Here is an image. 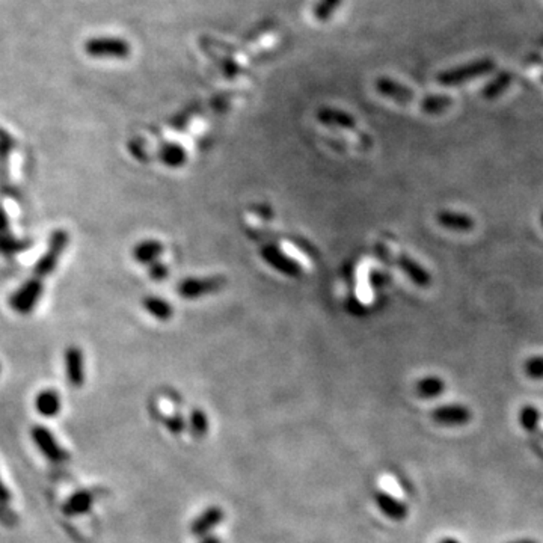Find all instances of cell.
I'll use <instances>...</instances> for the list:
<instances>
[{"label":"cell","mask_w":543,"mask_h":543,"mask_svg":"<svg viewBox=\"0 0 543 543\" xmlns=\"http://www.w3.org/2000/svg\"><path fill=\"white\" fill-rule=\"evenodd\" d=\"M165 426L168 427L169 432L174 433V435H180L184 430V427H186L184 421L181 420L180 417H168L165 420Z\"/></svg>","instance_id":"obj_32"},{"label":"cell","mask_w":543,"mask_h":543,"mask_svg":"<svg viewBox=\"0 0 543 543\" xmlns=\"http://www.w3.org/2000/svg\"><path fill=\"white\" fill-rule=\"evenodd\" d=\"M0 234H10V219L2 205H0Z\"/></svg>","instance_id":"obj_33"},{"label":"cell","mask_w":543,"mask_h":543,"mask_svg":"<svg viewBox=\"0 0 543 543\" xmlns=\"http://www.w3.org/2000/svg\"><path fill=\"white\" fill-rule=\"evenodd\" d=\"M201 543H222L219 537H214V536H205Z\"/></svg>","instance_id":"obj_35"},{"label":"cell","mask_w":543,"mask_h":543,"mask_svg":"<svg viewBox=\"0 0 543 543\" xmlns=\"http://www.w3.org/2000/svg\"><path fill=\"white\" fill-rule=\"evenodd\" d=\"M189 422H191V429L196 438H202L209 432V418H207V413L201 409L192 411Z\"/></svg>","instance_id":"obj_27"},{"label":"cell","mask_w":543,"mask_h":543,"mask_svg":"<svg viewBox=\"0 0 543 543\" xmlns=\"http://www.w3.org/2000/svg\"><path fill=\"white\" fill-rule=\"evenodd\" d=\"M394 263L397 264L399 269L406 275L415 286L426 288L432 284V275H430L429 270L424 269L418 261L413 260L412 257L406 254H400L397 257H394Z\"/></svg>","instance_id":"obj_11"},{"label":"cell","mask_w":543,"mask_h":543,"mask_svg":"<svg viewBox=\"0 0 543 543\" xmlns=\"http://www.w3.org/2000/svg\"><path fill=\"white\" fill-rule=\"evenodd\" d=\"M65 374L73 388H80L85 383V356L80 347L68 346L65 350Z\"/></svg>","instance_id":"obj_10"},{"label":"cell","mask_w":543,"mask_h":543,"mask_svg":"<svg viewBox=\"0 0 543 543\" xmlns=\"http://www.w3.org/2000/svg\"><path fill=\"white\" fill-rule=\"evenodd\" d=\"M35 408L40 415L42 417H55L62 408V400L60 395L55 390H44L41 391L35 399Z\"/></svg>","instance_id":"obj_19"},{"label":"cell","mask_w":543,"mask_h":543,"mask_svg":"<svg viewBox=\"0 0 543 543\" xmlns=\"http://www.w3.org/2000/svg\"><path fill=\"white\" fill-rule=\"evenodd\" d=\"M497 68L495 60L492 58H480L472 62L454 67L451 70L441 71L436 76V80L442 86H458L468 80L479 79L486 74H490Z\"/></svg>","instance_id":"obj_1"},{"label":"cell","mask_w":543,"mask_h":543,"mask_svg":"<svg viewBox=\"0 0 543 543\" xmlns=\"http://www.w3.org/2000/svg\"><path fill=\"white\" fill-rule=\"evenodd\" d=\"M0 372H2V365H0Z\"/></svg>","instance_id":"obj_39"},{"label":"cell","mask_w":543,"mask_h":543,"mask_svg":"<svg viewBox=\"0 0 543 543\" xmlns=\"http://www.w3.org/2000/svg\"><path fill=\"white\" fill-rule=\"evenodd\" d=\"M159 160L168 168H180L187 162V153L178 144H165L159 151Z\"/></svg>","instance_id":"obj_21"},{"label":"cell","mask_w":543,"mask_h":543,"mask_svg":"<svg viewBox=\"0 0 543 543\" xmlns=\"http://www.w3.org/2000/svg\"><path fill=\"white\" fill-rule=\"evenodd\" d=\"M86 55L91 58H117L124 59L130 56L132 47L121 38H91L85 44Z\"/></svg>","instance_id":"obj_5"},{"label":"cell","mask_w":543,"mask_h":543,"mask_svg":"<svg viewBox=\"0 0 543 543\" xmlns=\"http://www.w3.org/2000/svg\"><path fill=\"white\" fill-rule=\"evenodd\" d=\"M542 82H543V74H542Z\"/></svg>","instance_id":"obj_40"},{"label":"cell","mask_w":543,"mask_h":543,"mask_svg":"<svg viewBox=\"0 0 543 543\" xmlns=\"http://www.w3.org/2000/svg\"><path fill=\"white\" fill-rule=\"evenodd\" d=\"M519 422L524 430L527 432H536L539 424H540V412L536 406H531V404H527L524 406L519 412Z\"/></svg>","instance_id":"obj_25"},{"label":"cell","mask_w":543,"mask_h":543,"mask_svg":"<svg viewBox=\"0 0 543 543\" xmlns=\"http://www.w3.org/2000/svg\"><path fill=\"white\" fill-rule=\"evenodd\" d=\"M374 501L379 510H381L386 518H390L391 521L400 522L403 519L408 518L409 515V508L400 499L394 498L388 492H383V490H379L374 495Z\"/></svg>","instance_id":"obj_12"},{"label":"cell","mask_w":543,"mask_h":543,"mask_svg":"<svg viewBox=\"0 0 543 543\" xmlns=\"http://www.w3.org/2000/svg\"><path fill=\"white\" fill-rule=\"evenodd\" d=\"M42 291H44L42 279L32 277L12 293L8 302H10V307L15 313L21 316H29L38 305Z\"/></svg>","instance_id":"obj_3"},{"label":"cell","mask_w":543,"mask_h":543,"mask_svg":"<svg viewBox=\"0 0 543 543\" xmlns=\"http://www.w3.org/2000/svg\"><path fill=\"white\" fill-rule=\"evenodd\" d=\"M68 241H70V234H68L65 230L58 228L51 232V236L49 239L47 251L35 263V266H33V277L42 279L55 272L60 257H62L64 251L68 246Z\"/></svg>","instance_id":"obj_2"},{"label":"cell","mask_w":543,"mask_h":543,"mask_svg":"<svg viewBox=\"0 0 543 543\" xmlns=\"http://www.w3.org/2000/svg\"><path fill=\"white\" fill-rule=\"evenodd\" d=\"M472 418V412L465 404H442L432 411V420L438 426L462 427L467 426Z\"/></svg>","instance_id":"obj_6"},{"label":"cell","mask_w":543,"mask_h":543,"mask_svg":"<svg viewBox=\"0 0 543 543\" xmlns=\"http://www.w3.org/2000/svg\"><path fill=\"white\" fill-rule=\"evenodd\" d=\"M94 501H96V495H94L92 490H79V492H76L67 499L62 512L67 516H79L88 513L92 508Z\"/></svg>","instance_id":"obj_17"},{"label":"cell","mask_w":543,"mask_h":543,"mask_svg":"<svg viewBox=\"0 0 543 543\" xmlns=\"http://www.w3.org/2000/svg\"><path fill=\"white\" fill-rule=\"evenodd\" d=\"M148 267H150V278L153 281L162 282V281H165L168 278L169 267L166 264H163L162 261H156V263H153Z\"/></svg>","instance_id":"obj_30"},{"label":"cell","mask_w":543,"mask_h":543,"mask_svg":"<svg viewBox=\"0 0 543 543\" xmlns=\"http://www.w3.org/2000/svg\"><path fill=\"white\" fill-rule=\"evenodd\" d=\"M540 223H542V227H543V213L540 214Z\"/></svg>","instance_id":"obj_38"},{"label":"cell","mask_w":543,"mask_h":543,"mask_svg":"<svg viewBox=\"0 0 543 543\" xmlns=\"http://www.w3.org/2000/svg\"><path fill=\"white\" fill-rule=\"evenodd\" d=\"M374 86L382 97L399 103V105H411L415 101V92L409 89L408 86L390 79V77H379Z\"/></svg>","instance_id":"obj_9"},{"label":"cell","mask_w":543,"mask_h":543,"mask_svg":"<svg viewBox=\"0 0 543 543\" xmlns=\"http://www.w3.org/2000/svg\"><path fill=\"white\" fill-rule=\"evenodd\" d=\"M453 100L450 96L444 94H436V96H426L420 101L421 110L429 115H441L444 112L451 107Z\"/></svg>","instance_id":"obj_23"},{"label":"cell","mask_w":543,"mask_h":543,"mask_svg":"<svg viewBox=\"0 0 543 543\" xmlns=\"http://www.w3.org/2000/svg\"><path fill=\"white\" fill-rule=\"evenodd\" d=\"M223 510L219 506H212L204 510L191 525V533L193 536H207L213 528H216L218 525L223 521Z\"/></svg>","instance_id":"obj_14"},{"label":"cell","mask_w":543,"mask_h":543,"mask_svg":"<svg viewBox=\"0 0 543 543\" xmlns=\"http://www.w3.org/2000/svg\"><path fill=\"white\" fill-rule=\"evenodd\" d=\"M31 435H32V441L35 442L38 450L44 454L49 460L60 463L68 459V453L58 444L53 433H51L49 429L42 426H35L32 427Z\"/></svg>","instance_id":"obj_7"},{"label":"cell","mask_w":543,"mask_h":543,"mask_svg":"<svg viewBox=\"0 0 543 543\" xmlns=\"http://www.w3.org/2000/svg\"><path fill=\"white\" fill-rule=\"evenodd\" d=\"M163 252H165V245H163L160 240L148 239L139 241V243L132 249V257L135 258V261L139 264L151 266L153 263L159 261Z\"/></svg>","instance_id":"obj_15"},{"label":"cell","mask_w":543,"mask_h":543,"mask_svg":"<svg viewBox=\"0 0 543 543\" xmlns=\"http://www.w3.org/2000/svg\"><path fill=\"white\" fill-rule=\"evenodd\" d=\"M0 524L5 525V527H14V525L19 524L17 515L2 503H0Z\"/></svg>","instance_id":"obj_31"},{"label":"cell","mask_w":543,"mask_h":543,"mask_svg":"<svg viewBox=\"0 0 543 543\" xmlns=\"http://www.w3.org/2000/svg\"><path fill=\"white\" fill-rule=\"evenodd\" d=\"M317 119L320 121L322 124L329 126V127H338L343 128V130H350V132H358V124L356 119L353 118L350 114L344 110L338 109H332V107H323L317 112Z\"/></svg>","instance_id":"obj_13"},{"label":"cell","mask_w":543,"mask_h":543,"mask_svg":"<svg viewBox=\"0 0 543 543\" xmlns=\"http://www.w3.org/2000/svg\"><path fill=\"white\" fill-rule=\"evenodd\" d=\"M436 221L441 227L458 232H469L476 227V222L469 214L453 210H441L436 214Z\"/></svg>","instance_id":"obj_16"},{"label":"cell","mask_w":543,"mask_h":543,"mask_svg":"<svg viewBox=\"0 0 543 543\" xmlns=\"http://www.w3.org/2000/svg\"><path fill=\"white\" fill-rule=\"evenodd\" d=\"M260 255L267 264L273 267L275 270H278L279 273L286 275V277L298 278L302 275L300 264L296 260H293V258L290 255H287L286 252H282L281 249H278V248L270 246V245L264 246V248H261Z\"/></svg>","instance_id":"obj_8"},{"label":"cell","mask_w":543,"mask_h":543,"mask_svg":"<svg viewBox=\"0 0 543 543\" xmlns=\"http://www.w3.org/2000/svg\"><path fill=\"white\" fill-rule=\"evenodd\" d=\"M445 391V382L438 376H427L422 377L415 383V393L421 399H435L439 397Z\"/></svg>","instance_id":"obj_20"},{"label":"cell","mask_w":543,"mask_h":543,"mask_svg":"<svg viewBox=\"0 0 543 543\" xmlns=\"http://www.w3.org/2000/svg\"><path fill=\"white\" fill-rule=\"evenodd\" d=\"M142 307L146 313L159 322H169L174 317V307L160 296H146L142 299Z\"/></svg>","instance_id":"obj_18"},{"label":"cell","mask_w":543,"mask_h":543,"mask_svg":"<svg viewBox=\"0 0 543 543\" xmlns=\"http://www.w3.org/2000/svg\"><path fill=\"white\" fill-rule=\"evenodd\" d=\"M15 148V139L8 133L5 128H0V159H3L5 162L10 157V154Z\"/></svg>","instance_id":"obj_29"},{"label":"cell","mask_w":543,"mask_h":543,"mask_svg":"<svg viewBox=\"0 0 543 543\" xmlns=\"http://www.w3.org/2000/svg\"><path fill=\"white\" fill-rule=\"evenodd\" d=\"M512 543H537L536 540H528V539H524V540H518V542H512Z\"/></svg>","instance_id":"obj_37"},{"label":"cell","mask_w":543,"mask_h":543,"mask_svg":"<svg viewBox=\"0 0 543 543\" xmlns=\"http://www.w3.org/2000/svg\"><path fill=\"white\" fill-rule=\"evenodd\" d=\"M513 80V74L510 71H499L485 88L481 89V96L488 100H495L510 86Z\"/></svg>","instance_id":"obj_22"},{"label":"cell","mask_w":543,"mask_h":543,"mask_svg":"<svg viewBox=\"0 0 543 543\" xmlns=\"http://www.w3.org/2000/svg\"><path fill=\"white\" fill-rule=\"evenodd\" d=\"M32 246L31 240L15 239L11 234H0V255L12 257L20 254Z\"/></svg>","instance_id":"obj_24"},{"label":"cell","mask_w":543,"mask_h":543,"mask_svg":"<svg viewBox=\"0 0 543 543\" xmlns=\"http://www.w3.org/2000/svg\"><path fill=\"white\" fill-rule=\"evenodd\" d=\"M11 501V494L10 490H8V488L3 485L2 479H0V503L2 504H8Z\"/></svg>","instance_id":"obj_34"},{"label":"cell","mask_w":543,"mask_h":543,"mask_svg":"<svg viewBox=\"0 0 543 543\" xmlns=\"http://www.w3.org/2000/svg\"><path fill=\"white\" fill-rule=\"evenodd\" d=\"M524 372L533 381H543V355L531 356L525 361Z\"/></svg>","instance_id":"obj_28"},{"label":"cell","mask_w":543,"mask_h":543,"mask_svg":"<svg viewBox=\"0 0 543 543\" xmlns=\"http://www.w3.org/2000/svg\"><path fill=\"white\" fill-rule=\"evenodd\" d=\"M439 543H460V542L454 537H444L442 540H439Z\"/></svg>","instance_id":"obj_36"},{"label":"cell","mask_w":543,"mask_h":543,"mask_svg":"<svg viewBox=\"0 0 543 543\" xmlns=\"http://www.w3.org/2000/svg\"><path fill=\"white\" fill-rule=\"evenodd\" d=\"M227 278L221 277V275L207 278H187L178 282L177 293L183 299H198L221 291L227 286Z\"/></svg>","instance_id":"obj_4"},{"label":"cell","mask_w":543,"mask_h":543,"mask_svg":"<svg viewBox=\"0 0 543 543\" xmlns=\"http://www.w3.org/2000/svg\"><path fill=\"white\" fill-rule=\"evenodd\" d=\"M343 0H318L314 6L313 14L317 21H327L341 6Z\"/></svg>","instance_id":"obj_26"}]
</instances>
